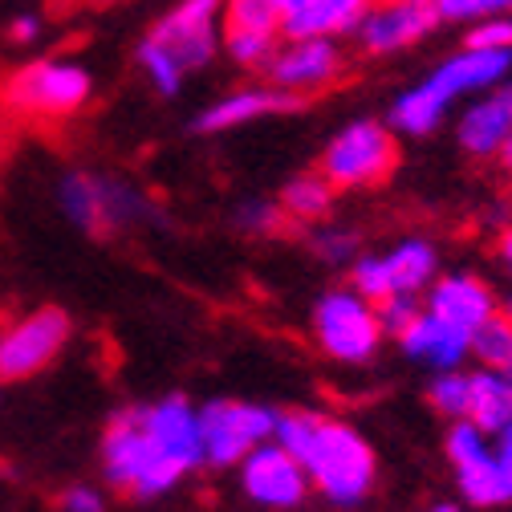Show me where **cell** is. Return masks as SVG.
<instances>
[{"label": "cell", "instance_id": "6da1fadb", "mask_svg": "<svg viewBox=\"0 0 512 512\" xmlns=\"http://www.w3.org/2000/svg\"><path fill=\"white\" fill-rule=\"evenodd\" d=\"M273 439L305 464L313 492L334 508H358L378 484V456L370 439L322 411H281Z\"/></svg>", "mask_w": 512, "mask_h": 512}, {"label": "cell", "instance_id": "7a4b0ae2", "mask_svg": "<svg viewBox=\"0 0 512 512\" xmlns=\"http://www.w3.org/2000/svg\"><path fill=\"white\" fill-rule=\"evenodd\" d=\"M512 70V49H456L452 57L435 66L423 82H415L411 90H403L391 110H387V122L395 126V135H411V139H423V135H435L447 110H452L460 98L468 94H480V90H492L508 78Z\"/></svg>", "mask_w": 512, "mask_h": 512}, {"label": "cell", "instance_id": "3957f363", "mask_svg": "<svg viewBox=\"0 0 512 512\" xmlns=\"http://www.w3.org/2000/svg\"><path fill=\"white\" fill-rule=\"evenodd\" d=\"M220 25V0H179L175 9H167L135 49V61L147 74L151 90L175 98L183 90V78L204 70L220 53Z\"/></svg>", "mask_w": 512, "mask_h": 512}, {"label": "cell", "instance_id": "277c9868", "mask_svg": "<svg viewBox=\"0 0 512 512\" xmlns=\"http://www.w3.org/2000/svg\"><path fill=\"white\" fill-rule=\"evenodd\" d=\"M102 476L114 492H126L135 500H159L179 488V480H187V472L147 431L143 407H126L110 419L102 435Z\"/></svg>", "mask_w": 512, "mask_h": 512}, {"label": "cell", "instance_id": "5b68a950", "mask_svg": "<svg viewBox=\"0 0 512 512\" xmlns=\"http://www.w3.org/2000/svg\"><path fill=\"white\" fill-rule=\"evenodd\" d=\"M399 167V135L391 122L378 118H354L350 126L326 143L317 171H322L334 191H370L387 183L391 171Z\"/></svg>", "mask_w": 512, "mask_h": 512}, {"label": "cell", "instance_id": "8992f818", "mask_svg": "<svg viewBox=\"0 0 512 512\" xmlns=\"http://www.w3.org/2000/svg\"><path fill=\"white\" fill-rule=\"evenodd\" d=\"M313 338L322 346L326 358L342 362V366H366L374 362V354L382 350V326H378V309L374 301H366L358 289L342 285V289H326L313 301L309 313Z\"/></svg>", "mask_w": 512, "mask_h": 512}, {"label": "cell", "instance_id": "52a82bcc", "mask_svg": "<svg viewBox=\"0 0 512 512\" xmlns=\"http://www.w3.org/2000/svg\"><path fill=\"white\" fill-rule=\"evenodd\" d=\"M57 204L70 224H78L82 232H94V236L135 228L155 216V204L143 191H135L122 179H106V175H90V171H70L61 179Z\"/></svg>", "mask_w": 512, "mask_h": 512}, {"label": "cell", "instance_id": "ba28073f", "mask_svg": "<svg viewBox=\"0 0 512 512\" xmlns=\"http://www.w3.org/2000/svg\"><path fill=\"white\" fill-rule=\"evenodd\" d=\"M9 110L29 114V118H70L94 98V78L78 61H29V66L13 70L0 86Z\"/></svg>", "mask_w": 512, "mask_h": 512}, {"label": "cell", "instance_id": "9c48e42d", "mask_svg": "<svg viewBox=\"0 0 512 512\" xmlns=\"http://www.w3.org/2000/svg\"><path fill=\"white\" fill-rule=\"evenodd\" d=\"M277 407L248 403V399H212L200 407V439H204V468H236L252 447H261L277 431Z\"/></svg>", "mask_w": 512, "mask_h": 512}, {"label": "cell", "instance_id": "30bf717a", "mask_svg": "<svg viewBox=\"0 0 512 512\" xmlns=\"http://www.w3.org/2000/svg\"><path fill=\"white\" fill-rule=\"evenodd\" d=\"M236 480H240V492L265 512H297L313 492L305 464L277 439L252 447L236 464Z\"/></svg>", "mask_w": 512, "mask_h": 512}, {"label": "cell", "instance_id": "8fae6325", "mask_svg": "<svg viewBox=\"0 0 512 512\" xmlns=\"http://www.w3.org/2000/svg\"><path fill=\"white\" fill-rule=\"evenodd\" d=\"M265 74L277 90L313 98V94H326L330 86L342 82L346 57L338 49V37H285L277 45V53L269 57Z\"/></svg>", "mask_w": 512, "mask_h": 512}, {"label": "cell", "instance_id": "7c38bea8", "mask_svg": "<svg viewBox=\"0 0 512 512\" xmlns=\"http://www.w3.org/2000/svg\"><path fill=\"white\" fill-rule=\"evenodd\" d=\"M439 25L443 21L435 13V0H370L350 37L366 57H391L411 49Z\"/></svg>", "mask_w": 512, "mask_h": 512}, {"label": "cell", "instance_id": "4fadbf2b", "mask_svg": "<svg viewBox=\"0 0 512 512\" xmlns=\"http://www.w3.org/2000/svg\"><path fill=\"white\" fill-rule=\"evenodd\" d=\"M70 342V317L61 309H37L0 334V378L17 382L45 370Z\"/></svg>", "mask_w": 512, "mask_h": 512}, {"label": "cell", "instance_id": "5bb4252c", "mask_svg": "<svg viewBox=\"0 0 512 512\" xmlns=\"http://www.w3.org/2000/svg\"><path fill=\"white\" fill-rule=\"evenodd\" d=\"M301 106H305V98H297L289 90H277L273 82H265V86H240V90L216 98L212 106H204L196 114V131L200 135H224V131H240V126L273 118V114H293Z\"/></svg>", "mask_w": 512, "mask_h": 512}, {"label": "cell", "instance_id": "9a60e30c", "mask_svg": "<svg viewBox=\"0 0 512 512\" xmlns=\"http://www.w3.org/2000/svg\"><path fill=\"white\" fill-rule=\"evenodd\" d=\"M143 423L155 435V443L187 476L204 468V439H200V407L196 403H187L183 395H167V399L143 407Z\"/></svg>", "mask_w": 512, "mask_h": 512}, {"label": "cell", "instance_id": "2e32d148", "mask_svg": "<svg viewBox=\"0 0 512 512\" xmlns=\"http://www.w3.org/2000/svg\"><path fill=\"white\" fill-rule=\"evenodd\" d=\"M423 305L464 330H480L492 313L504 309V301L480 273H447V277L439 273L431 281V289L423 293Z\"/></svg>", "mask_w": 512, "mask_h": 512}, {"label": "cell", "instance_id": "e0dca14e", "mask_svg": "<svg viewBox=\"0 0 512 512\" xmlns=\"http://www.w3.org/2000/svg\"><path fill=\"white\" fill-rule=\"evenodd\" d=\"M512 135V86H492L484 90L476 102L464 106L460 122H456V143L468 159H496V151L504 147V139Z\"/></svg>", "mask_w": 512, "mask_h": 512}, {"label": "cell", "instance_id": "ac0fdd59", "mask_svg": "<svg viewBox=\"0 0 512 512\" xmlns=\"http://www.w3.org/2000/svg\"><path fill=\"white\" fill-rule=\"evenodd\" d=\"M399 350L411 362L427 366L431 374L435 370H456V366H464L472 358V330L447 322V317H439V313H431L423 305V313L411 322V330L399 338Z\"/></svg>", "mask_w": 512, "mask_h": 512}, {"label": "cell", "instance_id": "d6986e66", "mask_svg": "<svg viewBox=\"0 0 512 512\" xmlns=\"http://www.w3.org/2000/svg\"><path fill=\"white\" fill-rule=\"evenodd\" d=\"M370 0H289L281 13V37H342L354 33Z\"/></svg>", "mask_w": 512, "mask_h": 512}, {"label": "cell", "instance_id": "ffe728a7", "mask_svg": "<svg viewBox=\"0 0 512 512\" xmlns=\"http://www.w3.org/2000/svg\"><path fill=\"white\" fill-rule=\"evenodd\" d=\"M456 472V488H460V500L468 508H480V512H492V508H508L512 504V472L500 464L496 447L476 460H464L452 468Z\"/></svg>", "mask_w": 512, "mask_h": 512}, {"label": "cell", "instance_id": "44dd1931", "mask_svg": "<svg viewBox=\"0 0 512 512\" xmlns=\"http://www.w3.org/2000/svg\"><path fill=\"white\" fill-rule=\"evenodd\" d=\"M468 419L488 435L512 423V374H500L488 366L468 370Z\"/></svg>", "mask_w": 512, "mask_h": 512}, {"label": "cell", "instance_id": "7402d4cb", "mask_svg": "<svg viewBox=\"0 0 512 512\" xmlns=\"http://www.w3.org/2000/svg\"><path fill=\"white\" fill-rule=\"evenodd\" d=\"M387 269L395 293H427L431 281L439 277V248L423 236H407L387 252Z\"/></svg>", "mask_w": 512, "mask_h": 512}, {"label": "cell", "instance_id": "603a6c76", "mask_svg": "<svg viewBox=\"0 0 512 512\" xmlns=\"http://www.w3.org/2000/svg\"><path fill=\"white\" fill-rule=\"evenodd\" d=\"M334 196L338 191L322 171H301V175L285 179L277 200H281V208L289 212L293 224H322L334 212Z\"/></svg>", "mask_w": 512, "mask_h": 512}, {"label": "cell", "instance_id": "cb8c5ba5", "mask_svg": "<svg viewBox=\"0 0 512 512\" xmlns=\"http://www.w3.org/2000/svg\"><path fill=\"white\" fill-rule=\"evenodd\" d=\"M281 41H285L281 29H248V25H224L220 29V49L244 70H265Z\"/></svg>", "mask_w": 512, "mask_h": 512}, {"label": "cell", "instance_id": "d4e9b609", "mask_svg": "<svg viewBox=\"0 0 512 512\" xmlns=\"http://www.w3.org/2000/svg\"><path fill=\"white\" fill-rule=\"evenodd\" d=\"M472 358L476 366L512 374V313H492L480 330H472Z\"/></svg>", "mask_w": 512, "mask_h": 512}, {"label": "cell", "instance_id": "484cf974", "mask_svg": "<svg viewBox=\"0 0 512 512\" xmlns=\"http://www.w3.org/2000/svg\"><path fill=\"white\" fill-rule=\"evenodd\" d=\"M427 407L439 415V419H468V370L456 366V370H435L427 378V391H423Z\"/></svg>", "mask_w": 512, "mask_h": 512}, {"label": "cell", "instance_id": "4316f807", "mask_svg": "<svg viewBox=\"0 0 512 512\" xmlns=\"http://www.w3.org/2000/svg\"><path fill=\"white\" fill-rule=\"evenodd\" d=\"M305 244H309V252L317 256L322 265H330V269H350V261L362 252V240H358V232H350V228H338V224H309V236H305Z\"/></svg>", "mask_w": 512, "mask_h": 512}, {"label": "cell", "instance_id": "83f0119b", "mask_svg": "<svg viewBox=\"0 0 512 512\" xmlns=\"http://www.w3.org/2000/svg\"><path fill=\"white\" fill-rule=\"evenodd\" d=\"M232 224H236V232H244V236H281L293 220H289V212L281 208V200H244V204H236Z\"/></svg>", "mask_w": 512, "mask_h": 512}, {"label": "cell", "instance_id": "f1b7e54d", "mask_svg": "<svg viewBox=\"0 0 512 512\" xmlns=\"http://www.w3.org/2000/svg\"><path fill=\"white\" fill-rule=\"evenodd\" d=\"M350 289H358L366 301H382L387 293H395L387 252H358L350 261Z\"/></svg>", "mask_w": 512, "mask_h": 512}, {"label": "cell", "instance_id": "f546056e", "mask_svg": "<svg viewBox=\"0 0 512 512\" xmlns=\"http://www.w3.org/2000/svg\"><path fill=\"white\" fill-rule=\"evenodd\" d=\"M484 452H492V435L484 427H476L472 419H452V423H447V431H443V456H447V464H452V468L464 464V460H476Z\"/></svg>", "mask_w": 512, "mask_h": 512}, {"label": "cell", "instance_id": "4dcf8cb0", "mask_svg": "<svg viewBox=\"0 0 512 512\" xmlns=\"http://www.w3.org/2000/svg\"><path fill=\"white\" fill-rule=\"evenodd\" d=\"M374 309H378V326H382V334L399 342V338L411 330L415 317L423 313V297H419V293H387L382 301H374Z\"/></svg>", "mask_w": 512, "mask_h": 512}, {"label": "cell", "instance_id": "1f68e13d", "mask_svg": "<svg viewBox=\"0 0 512 512\" xmlns=\"http://www.w3.org/2000/svg\"><path fill=\"white\" fill-rule=\"evenodd\" d=\"M435 13L447 25H472L496 13H512V0H435Z\"/></svg>", "mask_w": 512, "mask_h": 512}, {"label": "cell", "instance_id": "d6a6232c", "mask_svg": "<svg viewBox=\"0 0 512 512\" xmlns=\"http://www.w3.org/2000/svg\"><path fill=\"white\" fill-rule=\"evenodd\" d=\"M464 45H472V49H512V13L472 21L468 33H464Z\"/></svg>", "mask_w": 512, "mask_h": 512}, {"label": "cell", "instance_id": "836d02e7", "mask_svg": "<svg viewBox=\"0 0 512 512\" xmlns=\"http://www.w3.org/2000/svg\"><path fill=\"white\" fill-rule=\"evenodd\" d=\"M61 512H106V500L90 484H74L61 492Z\"/></svg>", "mask_w": 512, "mask_h": 512}, {"label": "cell", "instance_id": "e575fe53", "mask_svg": "<svg viewBox=\"0 0 512 512\" xmlns=\"http://www.w3.org/2000/svg\"><path fill=\"white\" fill-rule=\"evenodd\" d=\"M37 33H41V21H37L33 13H25V17H13V25H9V41H13V45L37 41Z\"/></svg>", "mask_w": 512, "mask_h": 512}, {"label": "cell", "instance_id": "d590c367", "mask_svg": "<svg viewBox=\"0 0 512 512\" xmlns=\"http://www.w3.org/2000/svg\"><path fill=\"white\" fill-rule=\"evenodd\" d=\"M496 261H500V269H504V277L512 281V220L500 228V236H496Z\"/></svg>", "mask_w": 512, "mask_h": 512}, {"label": "cell", "instance_id": "8d00e7d4", "mask_svg": "<svg viewBox=\"0 0 512 512\" xmlns=\"http://www.w3.org/2000/svg\"><path fill=\"white\" fill-rule=\"evenodd\" d=\"M492 447H496V456H500V464L512 472V423L508 427H500L496 435H492Z\"/></svg>", "mask_w": 512, "mask_h": 512}, {"label": "cell", "instance_id": "74e56055", "mask_svg": "<svg viewBox=\"0 0 512 512\" xmlns=\"http://www.w3.org/2000/svg\"><path fill=\"white\" fill-rule=\"evenodd\" d=\"M496 167H500V175L512 183V135H508V139H504V147L496 151Z\"/></svg>", "mask_w": 512, "mask_h": 512}, {"label": "cell", "instance_id": "f35d334b", "mask_svg": "<svg viewBox=\"0 0 512 512\" xmlns=\"http://www.w3.org/2000/svg\"><path fill=\"white\" fill-rule=\"evenodd\" d=\"M427 512H468V504H456V500H439V504H431Z\"/></svg>", "mask_w": 512, "mask_h": 512}, {"label": "cell", "instance_id": "ab89813d", "mask_svg": "<svg viewBox=\"0 0 512 512\" xmlns=\"http://www.w3.org/2000/svg\"><path fill=\"white\" fill-rule=\"evenodd\" d=\"M82 5H90V9H110V5H118V0H82Z\"/></svg>", "mask_w": 512, "mask_h": 512}, {"label": "cell", "instance_id": "60d3db41", "mask_svg": "<svg viewBox=\"0 0 512 512\" xmlns=\"http://www.w3.org/2000/svg\"><path fill=\"white\" fill-rule=\"evenodd\" d=\"M504 313H512V293H508V297H504Z\"/></svg>", "mask_w": 512, "mask_h": 512}]
</instances>
